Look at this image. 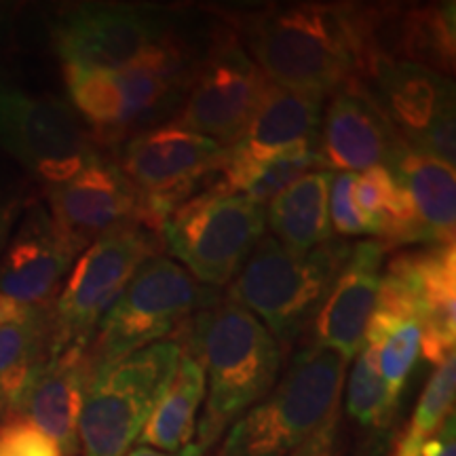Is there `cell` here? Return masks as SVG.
<instances>
[{"mask_svg": "<svg viewBox=\"0 0 456 456\" xmlns=\"http://www.w3.org/2000/svg\"><path fill=\"white\" fill-rule=\"evenodd\" d=\"M387 248L376 239L353 243L326 302L311 323L317 345L338 353L346 363L362 351L370 317L379 300Z\"/></svg>", "mask_w": 456, "mask_h": 456, "instance_id": "22", "label": "cell"}, {"mask_svg": "<svg viewBox=\"0 0 456 456\" xmlns=\"http://www.w3.org/2000/svg\"><path fill=\"white\" fill-rule=\"evenodd\" d=\"M397 456H456V429L454 414L444 420L440 429L423 440L402 437L397 446Z\"/></svg>", "mask_w": 456, "mask_h": 456, "instance_id": "34", "label": "cell"}, {"mask_svg": "<svg viewBox=\"0 0 456 456\" xmlns=\"http://www.w3.org/2000/svg\"><path fill=\"white\" fill-rule=\"evenodd\" d=\"M406 186L427 248L454 245L456 174L454 167L403 148L385 165Z\"/></svg>", "mask_w": 456, "mask_h": 456, "instance_id": "23", "label": "cell"}, {"mask_svg": "<svg viewBox=\"0 0 456 456\" xmlns=\"http://www.w3.org/2000/svg\"><path fill=\"white\" fill-rule=\"evenodd\" d=\"M366 38L368 64L403 61L448 77L454 70V4H366Z\"/></svg>", "mask_w": 456, "mask_h": 456, "instance_id": "19", "label": "cell"}, {"mask_svg": "<svg viewBox=\"0 0 456 456\" xmlns=\"http://www.w3.org/2000/svg\"><path fill=\"white\" fill-rule=\"evenodd\" d=\"M0 146L47 186L70 180L98 155L70 104L9 83H0Z\"/></svg>", "mask_w": 456, "mask_h": 456, "instance_id": "10", "label": "cell"}, {"mask_svg": "<svg viewBox=\"0 0 456 456\" xmlns=\"http://www.w3.org/2000/svg\"><path fill=\"white\" fill-rule=\"evenodd\" d=\"M155 254L157 237L135 224L112 228L95 239L74 262L51 302L49 355L70 346L89 349L102 317L123 294L135 271Z\"/></svg>", "mask_w": 456, "mask_h": 456, "instance_id": "8", "label": "cell"}, {"mask_svg": "<svg viewBox=\"0 0 456 456\" xmlns=\"http://www.w3.org/2000/svg\"><path fill=\"white\" fill-rule=\"evenodd\" d=\"M332 180L334 171H311L273 199L265 209L273 239L296 254H306L330 241L334 237L328 208Z\"/></svg>", "mask_w": 456, "mask_h": 456, "instance_id": "24", "label": "cell"}, {"mask_svg": "<svg viewBox=\"0 0 456 456\" xmlns=\"http://www.w3.org/2000/svg\"><path fill=\"white\" fill-rule=\"evenodd\" d=\"M182 345L161 340L131 355L91 368L78 440L85 456H125L174 374Z\"/></svg>", "mask_w": 456, "mask_h": 456, "instance_id": "5", "label": "cell"}, {"mask_svg": "<svg viewBox=\"0 0 456 456\" xmlns=\"http://www.w3.org/2000/svg\"><path fill=\"white\" fill-rule=\"evenodd\" d=\"M340 420V419H338ZM338 420L330 423L294 456H336L338 454Z\"/></svg>", "mask_w": 456, "mask_h": 456, "instance_id": "35", "label": "cell"}, {"mask_svg": "<svg viewBox=\"0 0 456 456\" xmlns=\"http://www.w3.org/2000/svg\"><path fill=\"white\" fill-rule=\"evenodd\" d=\"M454 395L456 362L454 357H450L433 370L429 383L425 385L423 393H420L414 416L403 437H408V440H423V437H429L431 433L440 429L444 420L454 414Z\"/></svg>", "mask_w": 456, "mask_h": 456, "instance_id": "31", "label": "cell"}, {"mask_svg": "<svg viewBox=\"0 0 456 456\" xmlns=\"http://www.w3.org/2000/svg\"><path fill=\"white\" fill-rule=\"evenodd\" d=\"M226 21L266 81L277 87L328 100L362 81L366 72V4H273Z\"/></svg>", "mask_w": 456, "mask_h": 456, "instance_id": "1", "label": "cell"}, {"mask_svg": "<svg viewBox=\"0 0 456 456\" xmlns=\"http://www.w3.org/2000/svg\"><path fill=\"white\" fill-rule=\"evenodd\" d=\"M24 201L17 197H0V256H3L4 248H7L13 226L20 220L21 212H24Z\"/></svg>", "mask_w": 456, "mask_h": 456, "instance_id": "36", "label": "cell"}, {"mask_svg": "<svg viewBox=\"0 0 456 456\" xmlns=\"http://www.w3.org/2000/svg\"><path fill=\"white\" fill-rule=\"evenodd\" d=\"M182 351L205 370V408L197 440L214 448L228 427L269 395L283 366V346L231 298H214L182 326Z\"/></svg>", "mask_w": 456, "mask_h": 456, "instance_id": "2", "label": "cell"}, {"mask_svg": "<svg viewBox=\"0 0 456 456\" xmlns=\"http://www.w3.org/2000/svg\"><path fill=\"white\" fill-rule=\"evenodd\" d=\"M91 376L89 351L83 346L49 355L34 370L17 399L13 414L43 431L61 456L81 452L78 420Z\"/></svg>", "mask_w": 456, "mask_h": 456, "instance_id": "21", "label": "cell"}, {"mask_svg": "<svg viewBox=\"0 0 456 456\" xmlns=\"http://www.w3.org/2000/svg\"><path fill=\"white\" fill-rule=\"evenodd\" d=\"M212 298L178 262L161 254L151 256L95 328L87 349L91 368L171 340L192 313Z\"/></svg>", "mask_w": 456, "mask_h": 456, "instance_id": "7", "label": "cell"}, {"mask_svg": "<svg viewBox=\"0 0 456 456\" xmlns=\"http://www.w3.org/2000/svg\"><path fill=\"white\" fill-rule=\"evenodd\" d=\"M9 416H11V410H9L7 406H4L3 402H0V427L4 425V420H7Z\"/></svg>", "mask_w": 456, "mask_h": 456, "instance_id": "38", "label": "cell"}, {"mask_svg": "<svg viewBox=\"0 0 456 456\" xmlns=\"http://www.w3.org/2000/svg\"><path fill=\"white\" fill-rule=\"evenodd\" d=\"M224 161V146L169 121L125 142L117 165L142 192L140 226L155 235L201 182L220 174Z\"/></svg>", "mask_w": 456, "mask_h": 456, "instance_id": "9", "label": "cell"}, {"mask_svg": "<svg viewBox=\"0 0 456 456\" xmlns=\"http://www.w3.org/2000/svg\"><path fill=\"white\" fill-rule=\"evenodd\" d=\"M416 306L420 353L431 366L454 357L456 342V248L436 245L399 252L385 265Z\"/></svg>", "mask_w": 456, "mask_h": 456, "instance_id": "17", "label": "cell"}, {"mask_svg": "<svg viewBox=\"0 0 456 456\" xmlns=\"http://www.w3.org/2000/svg\"><path fill=\"white\" fill-rule=\"evenodd\" d=\"M0 456H61V452L43 431L11 414L0 427Z\"/></svg>", "mask_w": 456, "mask_h": 456, "instance_id": "33", "label": "cell"}, {"mask_svg": "<svg viewBox=\"0 0 456 456\" xmlns=\"http://www.w3.org/2000/svg\"><path fill=\"white\" fill-rule=\"evenodd\" d=\"M269 81L228 28L199 57L174 123L232 146L252 121Z\"/></svg>", "mask_w": 456, "mask_h": 456, "instance_id": "12", "label": "cell"}, {"mask_svg": "<svg viewBox=\"0 0 456 456\" xmlns=\"http://www.w3.org/2000/svg\"><path fill=\"white\" fill-rule=\"evenodd\" d=\"M345 406L351 420L372 433H383L389 429L393 416L397 410H393L387 402L385 385L380 380L379 366H376L374 349L363 342L362 351L355 355L349 380H345Z\"/></svg>", "mask_w": 456, "mask_h": 456, "instance_id": "30", "label": "cell"}, {"mask_svg": "<svg viewBox=\"0 0 456 456\" xmlns=\"http://www.w3.org/2000/svg\"><path fill=\"white\" fill-rule=\"evenodd\" d=\"M174 37L159 7L127 3H81L60 11L51 43L64 64L121 70L148 49Z\"/></svg>", "mask_w": 456, "mask_h": 456, "instance_id": "13", "label": "cell"}, {"mask_svg": "<svg viewBox=\"0 0 456 456\" xmlns=\"http://www.w3.org/2000/svg\"><path fill=\"white\" fill-rule=\"evenodd\" d=\"M47 209L61 235L83 254L112 228L140 226L142 192L117 161L98 152L70 180L47 186Z\"/></svg>", "mask_w": 456, "mask_h": 456, "instance_id": "14", "label": "cell"}, {"mask_svg": "<svg viewBox=\"0 0 456 456\" xmlns=\"http://www.w3.org/2000/svg\"><path fill=\"white\" fill-rule=\"evenodd\" d=\"M403 148L362 81L330 95L317 142L326 169L357 174L374 165H389Z\"/></svg>", "mask_w": 456, "mask_h": 456, "instance_id": "16", "label": "cell"}, {"mask_svg": "<svg viewBox=\"0 0 456 456\" xmlns=\"http://www.w3.org/2000/svg\"><path fill=\"white\" fill-rule=\"evenodd\" d=\"M265 231V208L216 180L169 214L161 235L195 281L224 288L243 269Z\"/></svg>", "mask_w": 456, "mask_h": 456, "instance_id": "6", "label": "cell"}, {"mask_svg": "<svg viewBox=\"0 0 456 456\" xmlns=\"http://www.w3.org/2000/svg\"><path fill=\"white\" fill-rule=\"evenodd\" d=\"M363 342H368L374 349L376 366H379L380 380L385 385L387 402L393 410H397L399 397L406 389L410 372H412L416 359L420 355L419 323L412 322V319L397 322V319L372 315Z\"/></svg>", "mask_w": 456, "mask_h": 456, "instance_id": "28", "label": "cell"}, {"mask_svg": "<svg viewBox=\"0 0 456 456\" xmlns=\"http://www.w3.org/2000/svg\"><path fill=\"white\" fill-rule=\"evenodd\" d=\"M346 366L338 353L305 345L269 395L228 427L209 456H294L340 419Z\"/></svg>", "mask_w": 456, "mask_h": 456, "instance_id": "3", "label": "cell"}, {"mask_svg": "<svg viewBox=\"0 0 456 456\" xmlns=\"http://www.w3.org/2000/svg\"><path fill=\"white\" fill-rule=\"evenodd\" d=\"M205 452H208V450H205L201 444L192 442V444H188L186 448L178 450V452H161V450H155V448L138 446V448L129 450L125 456H205Z\"/></svg>", "mask_w": 456, "mask_h": 456, "instance_id": "37", "label": "cell"}, {"mask_svg": "<svg viewBox=\"0 0 456 456\" xmlns=\"http://www.w3.org/2000/svg\"><path fill=\"white\" fill-rule=\"evenodd\" d=\"M353 243L332 237L306 254H296L277 239L262 237L226 298L249 311L279 345H289L315 322Z\"/></svg>", "mask_w": 456, "mask_h": 456, "instance_id": "4", "label": "cell"}, {"mask_svg": "<svg viewBox=\"0 0 456 456\" xmlns=\"http://www.w3.org/2000/svg\"><path fill=\"white\" fill-rule=\"evenodd\" d=\"M64 81L72 110L87 123L91 138L100 144L118 146L123 98L117 77L110 70L78 64H64Z\"/></svg>", "mask_w": 456, "mask_h": 456, "instance_id": "27", "label": "cell"}, {"mask_svg": "<svg viewBox=\"0 0 456 456\" xmlns=\"http://www.w3.org/2000/svg\"><path fill=\"white\" fill-rule=\"evenodd\" d=\"M362 83L408 151L454 167V83L446 74L403 61L372 60Z\"/></svg>", "mask_w": 456, "mask_h": 456, "instance_id": "11", "label": "cell"}, {"mask_svg": "<svg viewBox=\"0 0 456 456\" xmlns=\"http://www.w3.org/2000/svg\"><path fill=\"white\" fill-rule=\"evenodd\" d=\"M78 252L43 203H28L0 256V298L51 306Z\"/></svg>", "mask_w": 456, "mask_h": 456, "instance_id": "15", "label": "cell"}, {"mask_svg": "<svg viewBox=\"0 0 456 456\" xmlns=\"http://www.w3.org/2000/svg\"><path fill=\"white\" fill-rule=\"evenodd\" d=\"M353 182H355V174L334 171L328 203L332 232L340 237H372V231L353 203Z\"/></svg>", "mask_w": 456, "mask_h": 456, "instance_id": "32", "label": "cell"}, {"mask_svg": "<svg viewBox=\"0 0 456 456\" xmlns=\"http://www.w3.org/2000/svg\"><path fill=\"white\" fill-rule=\"evenodd\" d=\"M49 311L0 322V402L11 414L34 370L49 357Z\"/></svg>", "mask_w": 456, "mask_h": 456, "instance_id": "26", "label": "cell"}, {"mask_svg": "<svg viewBox=\"0 0 456 456\" xmlns=\"http://www.w3.org/2000/svg\"><path fill=\"white\" fill-rule=\"evenodd\" d=\"M3 21H4V13L0 11V30H3Z\"/></svg>", "mask_w": 456, "mask_h": 456, "instance_id": "39", "label": "cell"}, {"mask_svg": "<svg viewBox=\"0 0 456 456\" xmlns=\"http://www.w3.org/2000/svg\"><path fill=\"white\" fill-rule=\"evenodd\" d=\"M319 169H326V163L317 148H296V151L262 161L241 174L231 175V178H220V182L232 192H239L252 203L265 208L273 199L281 195L285 188Z\"/></svg>", "mask_w": 456, "mask_h": 456, "instance_id": "29", "label": "cell"}, {"mask_svg": "<svg viewBox=\"0 0 456 456\" xmlns=\"http://www.w3.org/2000/svg\"><path fill=\"white\" fill-rule=\"evenodd\" d=\"M326 102L269 83L241 138L226 148L220 178H231L296 148H317Z\"/></svg>", "mask_w": 456, "mask_h": 456, "instance_id": "20", "label": "cell"}, {"mask_svg": "<svg viewBox=\"0 0 456 456\" xmlns=\"http://www.w3.org/2000/svg\"><path fill=\"white\" fill-rule=\"evenodd\" d=\"M205 402V370L199 359L182 351L167 387L159 397L138 437V446L178 452L197 436L199 410Z\"/></svg>", "mask_w": 456, "mask_h": 456, "instance_id": "25", "label": "cell"}, {"mask_svg": "<svg viewBox=\"0 0 456 456\" xmlns=\"http://www.w3.org/2000/svg\"><path fill=\"white\" fill-rule=\"evenodd\" d=\"M197 57L178 38L171 37L148 49L129 66L114 70L123 98L118 144L175 118L186 98Z\"/></svg>", "mask_w": 456, "mask_h": 456, "instance_id": "18", "label": "cell"}]
</instances>
